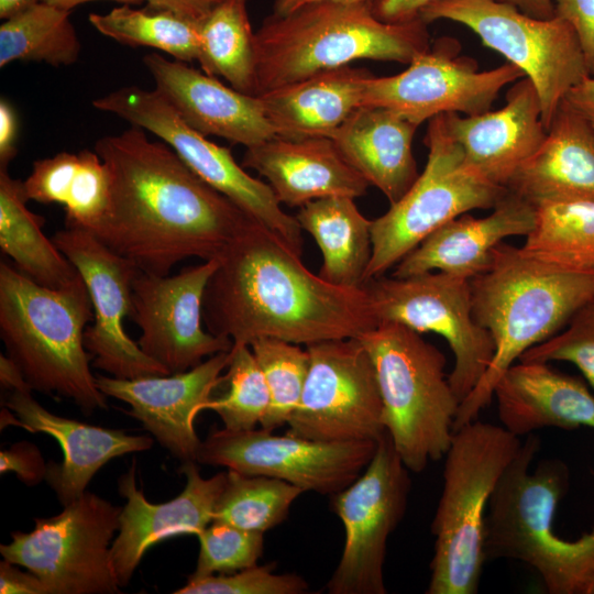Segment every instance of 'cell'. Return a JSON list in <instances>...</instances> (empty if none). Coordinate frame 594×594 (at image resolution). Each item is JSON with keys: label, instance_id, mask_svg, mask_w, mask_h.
<instances>
[{"label": "cell", "instance_id": "680465c9", "mask_svg": "<svg viewBox=\"0 0 594 594\" xmlns=\"http://www.w3.org/2000/svg\"><path fill=\"white\" fill-rule=\"evenodd\" d=\"M592 124H593V123H592ZM593 127H594V124H593Z\"/></svg>", "mask_w": 594, "mask_h": 594}, {"label": "cell", "instance_id": "7a4b0ae2", "mask_svg": "<svg viewBox=\"0 0 594 594\" xmlns=\"http://www.w3.org/2000/svg\"><path fill=\"white\" fill-rule=\"evenodd\" d=\"M218 261L206 286L202 317L210 333L233 343L274 338L309 345L359 339L378 324L363 287L337 286L311 273L258 222Z\"/></svg>", "mask_w": 594, "mask_h": 594}, {"label": "cell", "instance_id": "cb8c5ba5", "mask_svg": "<svg viewBox=\"0 0 594 594\" xmlns=\"http://www.w3.org/2000/svg\"><path fill=\"white\" fill-rule=\"evenodd\" d=\"M31 388L9 391L4 405L15 414L20 425L31 432L52 436L61 446L63 461L47 464L45 480L63 506L78 498L90 480L110 460L148 450L153 439L131 436L57 416L41 406Z\"/></svg>", "mask_w": 594, "mask_h": 594}, {"label": "cell", "instance_id": "d6986e66", "mask_svg": "<svg viewBox=\"0 0 594 594\" xmlns=\"http://www.w3.org/2000/svg\"><path fill=\"white\" fill-rule=\"evenodd\" d=\"M218 264L204 261L170 276L140 271L133 282L130 317L141 330L138 344L169 374L232 349V340L202 328L204 295Z\"/></svg>", "mask_w": 594, "mask_h": 594}, {"label": "cell", "instance_id": "7c38bea8", "mask_svg": "<svg viewBox=\"0 0 594 594\" xmlns=\"http://www.w3.org/2000/svg\"><path fill=\"white\" fill-rule=\"evenodd\" d=\"M92 106L158 136L196 175L301 256L302 229L296 217L282 209L271 186L249 175L228 147L217 145L187 125L155 89L122 87L94 100Z\"/></svg>", "mask_w": 594, "mask_h": 594}, {"label": "cell", "instance_id": "4dcf8cb0", "mask_svg": "<svg viewBox=\"0 0 594 594\" xmlns=\"http://www.w3.org/2000/svg\"><path fill=\"white\" fill-rule=\"evenodd\" d=\"M23 189L28 200L64 206L66 228L94 234L110 211L111 176L96 151L62 152L35 161Z\"/></svg>", "mask_w": 594, "mask_h": 594}, {"label": "cell", "instance_id": "8fae6325", "mask_svg": "<svg viewBox=\"0 0 594 594\" xmlns=\"http://www.w3.org/2000/svg\"><path fill=\"white\" fill-rule=\"evenodd\" d=\"M122 508L85 491L30 532L15 531L2 557L38 576L50 594H117L111 546Z\"/></svg>", "mask_w": 594, "mask_h": 594}, {"label": "cell", "instance_id": "484cf974", "mask_svg": "<svg viewBox=\"0 0 594 594\" xmlns=\"http://www.w3.org/2000/svg\"><path fill=\"white\" fill-rule=\"evenodd\" d=\"M242 166L266 178L280 204L301 207L328 196L358 198L370 184L330 138L275 136L246 147Z\"/></svg>", "mask_w": 594, "mask_h": 594}, {"label": "cell", "instance_id": "f546056e", "mask_svg": "<svg viewBox=\"0 0 594 594\" xmlns=\"http://www.w3.org/2000/svg\"><path fill=\"white\" fill-rule=\"evenodd\" d=\"M373 74L349 65L258 95L277 136L330 138L361 106Z\"/></svg>", "mask_w": 594, "mask_h": 594}, {"label": "cell", "instance_id": "ac0fdd59", "mask_svg": "<svg viewBox=\"0 0 594 594\" xmlns=\"http://www.w3.org/2000/svg\"><path fill=\"white\" fill-rule=\"evenodd\" d=\"M52 241L82 277L94 308V323L86 328L84 344L94 366L117 378L168 375L146 355L123 328L132 312L133 282L139 267L110 250L92 233L65 228Z\"/></svg>", "mask_w": 594, "mask_h": 594}, {"label": "cell", "instance_id": "603a6c76", "mask_svg": "<svg viewBox=\"0 0 594 594\" xmlns=\"http://www.w3.org/2000/svg\"><path fill=\"white\" fill-rule=\"evenodd\" d=\"M443 117L464 163L505 188L547 135L538 92L527 77L513 82L506 103L497 110L471 116L451 112Z\"/></svg>", "mask_w": 594, "mask_h": 594}, {"label": "cell", "instance_id": "9c48e42d", "mask_svg": "<svg viewBox=\"0 0 594 594\" xmlns=\"http://www.w3.org/2000/svg\"><path fill=\"white\" fill-rule=\"evenodd\" d=\"M425 144L424 172L398 201L372 220L373 249L364 282L385 275L447 222L474 209H493L508 193L464 163L443 113L429 120Z\"/></svg>", "mask_w": 594, "mask_h": 594}, {"label": "cell", "instance_id": "2e32d148", "mask_svg": "<svg viewBox=\"0 0 594 594\" xmlns=\"http://www.w3.org/2000/svg\"><path fill=\"white\" fill-rule=\"evenodd\" d=\"M272 432L213 429L201 441L196 462L333 495L362 474L377 448V441L321 442Z\"/></svg>", "mask_w": 594, "mask_h": 594}, {"label": "cell", "instance_id": "9f6ffc18", "mask_svg": "<svg viewBox=\"0 0 594 594\" xmlns=\"http://www.w3.org/2000/svg\"><path fill=\"white\" fill-rule=\"evenodd\" d=\"M41 1L51 6L70 11L75 7H78L80 4H84L90 1H96V0H41ZM111 1H116L121 4H129V6H136V4H142L145 2V0H111Z\"/></svg>", "mask_w": 594, "mask_h": 594}, {"label": "cell", "instance_id": "7dc6e473", "mask_svg": "<svg viewBox=\"0 0 594 594\" xmlns=\"http://www.w3.org/2000/svg\"><path fill=\"white\" fill-rule=\"evenodd\" d=\"M223 0H145L147 9L169 11L179 16L202 23Z\"/></svg>", "mask_w": 594, "mask_h": 594}, {"label": "cell", "instance_id": "ee69618b", "mask_svg": "<svg viewBox=\"0 0 594 594\" xmlns=\"http://www.w3.org/2000/svg\"><path fill=\"white\" fill-rule=\"evenodd\" d=\"M554 15L574 30L590 76L594 75V0H552Z\"/></svg>", "mask_w": 594, "mask_h": 594}, {"label": "cell", "instance_id": "6f0895ef", "mask_svg": "<svg viewBox=\"0 0 594 594\" xmlns=\"http://www.w3.org/2000/svg\"><path fill=\"white\" fill-rule=\"evenodd\" d=\"M590 594H594V582H593L592 587L590 590Z\"/></svg>", "mask_w": 594, "mask_h": 594}, {"label": "cell", "instance_id": "e0dca14e", "mask_svg": "<svg viewBox=\"0 0 594 594\" xmlns=\"http://www.w3.org/2000/svg\"><path fill=\"white\" fill-rule=\"evenodd\" d=\"M408 65L393 76L372 75L361 106L386 108L420 125L442 113L488 111L505 86L524 77L508 62L479 70L473 58L460 55V44L452 37L437 40Z\"/></svg>", "mask_w": 594, "mask_h": 594}, {"label": "cell", "instance_id": "f6af8a7d", "mask_svg": "<svg viewBox=\"0 0 594 594\" xmlns=\"http://www.w3.org/2000/svg\"><path fill=\"white\" fill-rule=\"evenodd\" d=\"M0 471H13L26 485H35L45 479L47 465L34 444L22 441L0 452Z\"/></svg>", "mask_w": 594, "mask_h": 594}, {"label": "cell", "instance_id": "8d00e7d4", "mask_svg": "<svg viewBox=\"0 0 594 594\" xmlns=\"http://www.w3.org/2000/svg\"><path fill=\"white\" fill-rule=\"evenodd\" d=\"M89 22L99 33L125 45L156 48L185 63L200 57L201 23L169 11L122 4L105 14L91 13Z\"/></svg>", "mask_w": 594, "mask_h": 594}, {"label": "cell", "instance_id": "9a60e30c", "mask_svg": "<svg viewBox=\"0 0 594 594\" xmlns=\"http://www.w3.org/2000/svg\"><path fill=\"white\" fill-rule=\"evenodd\" d=\"M309 369L286 433L321 442L378 441L386 432L372 359L358 338L306 345Z\"/></svg>", "mask_w": 594, "mask_h": 594}, {"label": "cell", "instance_id": "f907efd6", "mask_svg": "<svg viewBox=\"0 0 594 594\" xmlns=\"http://www.w3.org/2000/svg\"><path fill=\"white\" fill-rule=\"evenodd\" d=\"M565 100L594 124V77L587 76L574 86Z\"/></svg>", "mask_w": 594, "mask_h": 594}, {"label": "cell", "instance_id": "11a10c76", "mask_svg": "<svg viewBox=\"0 0 594 594\" xmlns=\"http://www.w3.org/2000/svg\"><path fill=\"white\" fill-rule=\"evenodd\" d=\"M41 0H0V18L8 19Z\"/></svg>", "mask_w": 594, "mask_h": 594}, {"label": "cell", "instance_id": "816d5d0a", "mask_svg": "<svg viewBox=\"0 0 594 594\" xmlns=\"http://www.w3.org/2000/svg\"><path fill=\"white\" fill-rule=\"evenodd\" d=\"M0 381L2 387L9 391L31 388L18 365L3 354L0 355Z\"/></svg>", "mask_w": 594, "mask_h": 594}, {"label": "cell", "instance_id": "e575fe53", "mask_svg": "<svg viewBox=\"0 0 594 594\" xmlns=\"http://www.w3.org/2000/svg\"><path fill=\"white\" fill-rule=\"evenodd\" d=\"M248 0H223L201 23L198 63L204 73L222 76L235 90L257 96L254 32Z\"/></svg>", "mask_w": 594, "mask_h": 594}, {"label": "cell", "instance_id": "d590c367", "mask_svg": "<svg viewBox=\"0 0 594 594\" xmlns=\"http://www.w3.org/2000/svg\"><path fill=\"white\" fill-rule=\"evenodd\" d=\"M81 50L69 11L40 1L0 25V67L15 61L74 64Z\"/></svg>", "mask_w": 594, "mask_h": 594}, {"label": "cell", "instance_id": "277c9868", "mask_svg": "<svg viewBox=\"0 0 594 594\" xmlns=\"http://www.w3.org/2000/svg\"><path fill=\"white\" fill-rule=\"evenodd\" d=\"M427 25L420 16L384 22L372 2H317L273 13L254 34L257 96L353 61L409 64L430 47Z\"/></svg>", "mask_w": 594, "mask_h": 594}, {"label": "cell", "instance_id": "6da1fadb", "mask_svg": "<svg viewBox=\"0 0 594 594\" xmlns=\"http://www.w3.org/2000/svg\"><path fill=\"white\" fill-rule=\"evenodd\" d=\"M95 151L110 172L111 205L94 235L142 272L164 276L188 257L219 258L257 222L139 127L100 138Z\"/></svg>", "mask_w": 594, "mask_h": 594}, {"label": "cell", "instance_id": "f1b7e54d", "mask_svg": "<svg viewBox=\"0 0 594 594\" xmlns=\"http://www.w3.org/2000/svg\"><path fill=\"white\" fill-rule=\"evenodd\" d=\"M418 127L386 108L361 106L330 139L346 162L392 205L419 176L413 153Z\"/></svg>", "mask_w": 594, "mask_h": 594}, {"label": "cell", "instance_id": "d6a6232c", "mask_svg": "<svg viewBox=\"0 0 594 594\" xmlns=\"http://www.w3.org/2000/svg\"><path fill=\"white\" fill-rule=\"evenodd\" d=\"M23 182L0 167V248L35 283L62 288L80 277L76 267L43 233L44 218L28 209Z\"/></svg>", "mask_w": 594, "mask_h": 594}, {"label": "cell", "instance_id": "ab89813d", "mask_svg": "<svg viewBox=\"0 0 594 594\" xmlns=\"http://www.w3.org/2000/svg\"><path fill=\"white\" fill-rule=\"evenodd\" d=\"M227 370L224 382L228 391L220 398L208 400L201 410H215L224 429H254L265 417L271 398L265 377L251 346L233 343Z\"/></svg>", "mask_w": 594, "mask_h": 594}, {"label": "cell", "instance_id": "5bb4252c", "mask_svg": "<svg viewBox=\"0 0 594 594\" xmlns=\"http://www.w3.org/2000/svg\"><path fill=\"white\" fill-rule=\"evenodd\" d=\"M409 470L387 431L362 474L331 495L332 510L344 527L340 561L327 583L330 594H385L387 540L406 513Z\"/></svg>", "mask_w": 594, "mask_h": 594}, {"label": "cell", "instance_id": "681fc988", "mask_svg": "<svg viewBox=\"0 0 594 594\" xmlns=\"http://www.w3.org/2000/svg\"><path fill=\"white\" fill-rule=\"evenodd\" d=\"M18 117L12 105L0 101V167H7L18 153Z\"/></svg>", "mask_w": 594, "mask_h": 594}, {"label": "cell", "instance_id": "b9f144b4", "mask_svg": "<svg viewBox=\"0 0 594 594\" xmlns=\"http://www.w3.org/2000/svg\"><path fill=\"white\" fill-rule=\"evenodd\" d=\"M275 563L239 570L228 574L188 578L174 594H302L308 590L304 578L295 573H274Z\"/></svg>", "mask_w": 594, "mask_h": 594}, {"label": "cell", "instance_id": "52a82bcc", "mask_svg": "<svg viewBox=\"0 0 594 594\" xmlns=\"http://www.w3.org/2000/svg\"><path fill=\"white\" fill-rule=\"evenodd\" d=\"M520 446L503 426L477 419L453 432L430 527L435 551L427 594L477 593L488 501Z\"/></svg>", "mask_w": 594, "mask_h": 594}, {"label": "cell", "instance_id": "ba28073f", "mask_svg": "<svg viewBox=\"0 0 594 594\" xmlns=\"http://www.w3.org/2000/svg\"><path fill=\"white\" fill-rule=\"evenodd\" d=\"M375 367L383 425L405 466L422 472L444 458L460 406L446 356L420 333L381 322L359 338Z\"/></svg>", "mask_w": 594, "mask_h": 594}, {"label": "cell", "instance_id": "d4e9b609", "mask_svg": "<svg viewBox=\"0 0 594 594\" xmlns=\"http://www.w3.org/2000/svg\"><path fill=\"white\" fill-rule=\"evenodd\" d=\"M534 223L535 206L508 190L488 216L462 215L432 232L395 265L392 275L443 272L471 279L490 266L505 239L526 237Z\"/></svg>", "mask_w": 594, "mask_h": 594}, {"label": "cell", "instance_id": "4fadbf2b", "mask_svg": "<svg viewBox=\"0 0 594 594\" xmlns=\"http://www.w3.org/2000/svg\"><path fill=\"white\" fill-rule=\"evenodd\" d=\"M362 287L377 323H399L447 341L454 358L448 377L461 404L481 381L495 350L490 333L473 316L470 279L427 272L408 277L383 275Z\"/></svg>", "mask_w": 594, "mask_h": 594}, {"label": "cell", "instance_id": "30bf717a", "mask_svg": "<svg viewBox=\"0 0 594 594\" xmlns=\"http://www.w3.org/2000/svg\"><path fill=\"white\" fill-rule=\"evenodd\" d=\"M419 16L427 24L449 20L465 25L518 67L538 92L547 131L569 91L590 76L574 30L557 15L537 19L497 0H438Z\"/></svg>", "mask_w": 594, "mask_h": 594}, {"label": "cell", "instance_id": "7402d4cb", "mask_svg": "<svg viewBox=\"0 0 594 594\" xmlns=\"http://www.w3.org/2000/svg\"><path fill=\"white\" fill-rule=\"evenodd\" d=\"M143 62L155 90L200 134L246 147L277 136L258 96L229 88L213 76L158 53L145 55Z\"/></svg>", "mask_w": 594, "mask_h": 594}, {"label": "cell", "instance_id": "3957f363", "mask_svg": "<svg viewBox=\"0 0 594 594\" xmlns=\"http://www.w3.org/2000/svg\"><path fill=\"white\" fill-rule=\"evenodd\" d=\"M470 286L473 316L495 350L481 381L461 402L453 432L479 418L501 377L527 350L561 331L594 299V275L563 271L505 242Z\"/></svg>", "mask_w": 594, "mask_h": 594}, {"label": "cell", "instance_id": "60d3db41", "mask_svg": "<svg viewBox=\"0 0 594 594\" xmlns=\"http://www.w3.org/2000/svg\"><path fill=\"white\" fill-rule=\"evenodd\" d=\"M264 534L211 522L197 536L199 553L189 578L228 574L257 564L263 553Z\"/></svg>", "mask_w": 594, "mask_h": 594}, {"label": "cell", "instance_id": "7bdbcfd3", "mask_svg": "<svg viewBox=\"0 0 594 594\" xmlns=\"http://www.w3.org/2000/svg\"><path fill=\"white\" fill-rule=\"evenodd\" d=\"M519 361L573 363L594 387V299L579 309L561 331L527 350Z\"/></svg>", "mask_w": 594, "mask_h": 594}, {"label": "cell", "instance_id": "bcb514c9", "mask_svg": "<svg viewBox=\"0 0 594 594\" xmlns=\"http://www.w3.org/2000/svg\"><path fill=\"white\" fill-rule=\"evenodd\" d=\"M1 594H50L45 583L32 572H22L14 563L4 559L0 562Z\"/></svg>", "mask_w": 594, "mask_h": 594}, {"label": "cell", "instance_id": "44dd1931", "mask_svg": "<svg viewBox=\"0 0 594 594\" xmlns=\"http://www.w3.org/2000/svg\"><path fill=\"white\" fill-rule=\"evenodd\" d=\"M186 486L175 498L153 504L136 486L135 463L119 479L118 490L127 503L120 514L119 534L111 557L119 585L129 584L145 552L167 538L198 535L212 522L217 501L224 487L227 472L209 479L200 474L196 461L183 462Z\"/></svg>", "mask_w": 594, "mask_h": 594}, {"label": "cell", "instance_id": "4316f807", "mask_svg": "<svg viewBox=\"0 0 594 594\" xmlns=\"http://www.w3.org/2000/svg\"><path fill=\"white\" fill-rule=\"evenodd\" d=\"M502 426L521 437L542 428H594V395L579 377L543 362L518 361L494 389Z\"/></svg>", "mask_w": 594, "mask_h": 594}, {"label": "cell", "instance_id": "f35d334b", "mask_svg": "<svg viewBox=\"0 0 594 594\" xmlns=\"http://www.w3.org/2000/svg\"><path fill=\"white\" fill-rule=\"evenodd\" d=\"M250 346L263 372L271 398L261 427L273 431L287 424L300 402L309 369V352L300 344L274 338L256 339Z\"/></svg>", "mask_w": 594, "mask_h": 594}, {"label": "cell", "instance_id": "db71d44e", "mask_svg": "<svg viewBox=\"0 0 594 594\" xmlns=\"http://www.w3.org/2000/svg\"><path fill=\"white\" fill-rule=\"evenodd\" d=\"M373 0H275L273 13L277 15L287 14L302 6L317 2H334V3H360L372 2Z\"/></svg>", "mask_w": 594, "mask_h": 594}, {"label": "cell", "instance_id": "1f68e13d", "mask_svg": "<svg viewBox=\"0 0 594 594\" xmlns=\"http://www.w3.org/2000/svg\"><path fill=\"white\" fill-rule=\"evenodd\" d=\"M318 244L322 264L318 275L349 288L362 287L372 257V220L348 196H328L301 206L295 216Z\"/></svg>", "mask_w": 594, "mask_h": 594}, {"label": "cell", "instance_id": "5b68a950", "mask_svg": "<svg viewBox=\"0 0 594 594\" xmlns=\"http://www.w3.org/2000/svg\"><path fill=\"white\" fill-rule=\"evenodd\" d=\"M539 449V438L529 433L488 501L485 560L506 558L530 565L549 594H590L594 528L575 540L556 535L554 515L569 488L570 473L558 459L542 460L532 471Z\"/></svg>", "mask_w": 594, "mask_h": 594}, {"label": "cell", "instance_id": "f5cc1de1", "mask_svg": "<svg viewBox=\"0 0 594 594\" xmlns=\"http://www.w3.org/2000/svg\"><path fill=\"white\" fill-rule=\"evenodd\" d=\"M515 6L521 12L537 18V19H551L554 16V8L552 0H497Z\"/></svg>", "mask_w": 594, "mask_h": 594}, {"label": "cell", "instance_id": "74e56055", "mask_svg": "<svg viewBox=\"0 0 594 594\" xmlns=\"http://www.w3.org/2000/svg\"><path fill=\"white\" fill-rule=\"evenodd\" d=\"M304 492L278 479L228 470L212 522L264 534L283 522Z\"/></svg>", "mask_w": 594, "mask_h": 594}, {"label": "cell", "instance_id": "836d02e7", "mask_svg": "<svg viewBox=\"0 0 594 594\" xmlns=\"http://www.w3.org/2000/svg\"><path fill=\"white\" fill-rule=\"evenodd\" d=\"M520 246L563 271L594 275V201L559 200L535 206V223Z\"/></svg>", "mask_w": 594, "mask_h": 594}, {"label": "cell", "instance_id": "83f0119b", "mask_svg": "<svg viewBox=\"0 0 594 594\" xmlns=\"http://www.w3.org/2000/svg\"><path fill=\"white\" fill-rule=\"evenodd\" d=\"M507 189L536 206L547 201H594V127L565 99L536 153Z\"/></svg>", "mask_w": 594, "mask_h": 594}, {"label": "cell", "instance_id": "c3c4849f", "mask_svg": "<svg viewBox=\"0 0 594 594\" xmlns=\"http://www.w3.org/2000/svg\"><path fill=\"white\" fill-rule=\"evenodd\" d=\"M438 0H373L375 16L384 22H406L419 16L426 6Z\"/></svg>", "mask_w": 594, "mask_h": 594}, {"label": "cell", "instance_id": "ffe728a7", "mask_svg": "<svg viewBox=\"0 0 594 594\" xmlns=\"http://www.w3.org/2000/svg\"><path fill=\"white\" fill-rule=\"evenodd\" d=\"M230 351L220 352L199 365L180 373L117 378L99 375L98 388L106 395L130 405L128 414L183 462L196 461L201 440L194 419L223 383Z\"/></svg>", "mask_w": 594, "mask_h": 594}, {"label": "cell", "instance_id": "8992f818", "mask_svg": "<svg viewBox=\"0 0 594 594\" xmlns=\"http://www.w3.org/2000/svg\"><path fill=\"white\" fill-rule=\"evenodd\" d=\"M91 320L92 302L81 276L48 288L1 262L0 336L8 356L32 391L68 398L86 415L107 408L84 344Z\"/></svg>", "mask_w": 594, "mask_h": 594}]
</instances>
